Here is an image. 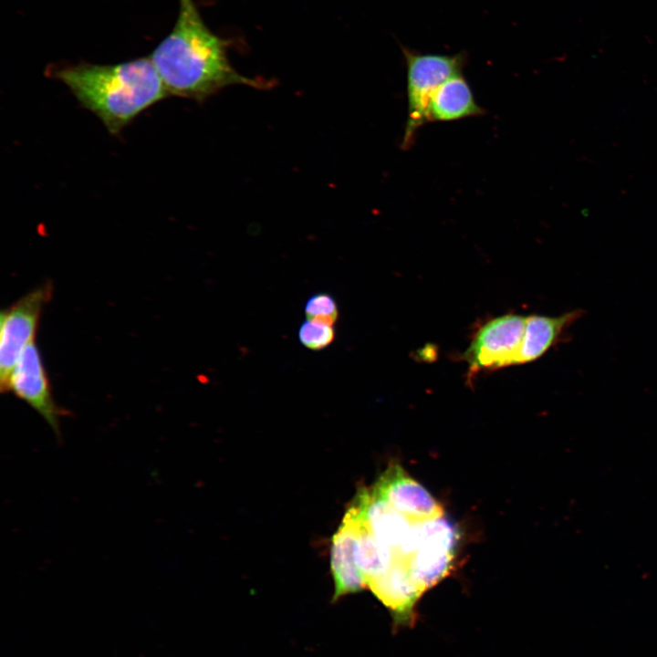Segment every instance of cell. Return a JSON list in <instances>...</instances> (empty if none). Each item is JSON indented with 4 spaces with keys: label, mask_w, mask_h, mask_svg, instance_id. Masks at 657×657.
<instances>
[{
    "label": "cell",
    "mask_w": 657,
    "mask_h": 657,
    "mask_svg": "<svg viewBox=\"0 0 657 657\" xmlns=\"http://www.w3.org/2000/svg\"><path fill=\"white\" fill-rule=\"evenodd\" d=\"M370 490L413 524L443 516L438 501L399 464L390 465Z\"/></svg>",
    "instance_id": "9c48e42d"
},
{
    "label": "cell",
    "mask_w": 657,
    "mask_h": 657,
    "mask_svg": "<svg viewBox=\"0 0 657 657\" xmlns=\"http://www.w3.org/2000/svg\"><path fill=\"white\" fill-rule=\"evenodd\" d=\"M12 392L34 409L60 437V421L65 410L56 403L50 382L36 344L26 347L8 378L5 392Z\"/></svg>",
    "instance_id": "52a82bcc"
},
{
    "label": "cell",
    "mask_w": 657,
    "mask_h": 657,
    "mask_svg": "<svg viewBox=\"0 0 657 657\" xmlns=\"http://www.w3.org/2000/svg\"><path fill=\"white\" fill-rule=\"evenodd\" d=\"M349 512L357 522V537L354 558L367 583L370 579L385 572L395 559L393 551L381 543L368 528L364 521L350 508Z\"/></svg>",
    "instance_id": "5bb4252c"
},
{
    "label": "cell",
    "mask_w": 657,
    "mask_h": 657,
    "mask_svg": "<svg viewBox=\"0 0 657 657\" xmlns=\"http://www.w3.org/2000/svg\"><path fill=\"white\" fill-rule=\"evenodd\" d=\"M527 318L508 313L481 325L462 355L469 374L514 365L523 340Z\"/></svg>",
    "instance_id": "8992f818"
},
{
    "label": "cell",
    "mask_w": 657,
    "mask_h": 657,
    "mask_svg": "<svg viewBox=\"0 0 657 657\" xmlns=\"http://www.w3.org/2000/svg\"><path fill=\"white\" fill-rule=\"evenodd\" d=\"M298 339L305 348L318 351L334 341L335 329L333 326L307 319L299 328Z\"/></svg>",
    "instance_id": "2e32d148"
},
{
    "label": "cell",
    "mask_w": 657,
    "mask_h": 657,
    "mask_svg": "<svg viewBox=\"0 0 657 657\" xmlns=\"http://www.w3.org/2000/svg\"><path fill=\"white\" fill-rule=\"evenodd\" d=\"M458 539L456 527L443 516L414 523L412 550L405 560L422 592L450 572Z\"/></svg>",
    "instance_id": "277c9868"
},
{
    "label": "cell",
    "mask_w": 657,
    "mask_h": 657,
    "mask_svg": "<svg viewBox=\"0 0 657 657\" xmlns=\"http://www.w3.org/2000/svg\"><path fill=\"white\" fill-rule=\"evenodd\" d=\"M356 537V519L347 511L341 525L332 538L330 566L335 586L333 601L347 594L358 592L368 586L364 575L355 562Z\"/></svg>",
    "instance_id": "30bf717a"
},
{
    "label": "cell",
    "mask_w": 657,
    "mask_h": 657,
    "mask_svg": "<svg viewBox=\"0 0 657 657\" xmlns=\"http://www.w3.org/2000/svg\"><path fill=\"white\" fill-rule=\"evenodd\" d=\"M349 508L360 516L370 531L395 557L407 558L413 545L414 524L370 489H361Z\"/></svg>",
    "instance_id": "ba28073f"
},
{
    "label": "cell",
    "mask_w": 657,
    "mask_h": 657,
    "mask_svg": "<svg viewBox=\"0 0 657 657\" xmlns=\"http://www.w3.org/2000/svg\"><path fill=\"white\" fill-rule=\"evenodd\" d=\"M579 316L578 310L558 317L528 316L514 365H522L540 358L556 342L561 332Z\"/></svg>",
    "instance_id": "4fadbf2b"
},
{
    "label": "cell",
    "mask_w": 657,
    "mask_h": 657,
    "mask_svg": "<svg viewBox=\"0 0 657 657\" xmlns=\"http://www.w3.org/2000/svg\"><path fill=\"white\" fill-rule=\"evenodd\" d=\"M305 315L308 320L334 326L339 318L337 301L329 293H315L306 302Z\"/></svg>",
    "instance_id": "9a60e30c"
},
{
    "label": "cell",
    "mask_w": 657,
    "mask_h": 657,
    "mask_svg": "<svg viewBox=\"0 0 657 657\" xmlns=\"http://www.w3.org/2000/svg\"><path fill=\"white\" fill-rule=\"evenodd\" d=\"M179 3L172 32L150 57L168 95L202 102L233 85L269 87L267 80L244 76L233 68L228 41L210 30L193 0Z\"/></svg>",
    "instance_id": "6da1fadb"
},
{
    "label": "cell",
    "mask_w": 657,
    "mask_h": 657,
    "mask_svg": "<svg viewBox=\"0 0 657 657\" xmlns=\"http://www.w3.org/2000/svg\"><path fill=\"white\" fill-rule=\"evenodd\" d=\"M485 110L477 104L471 86L463 73L443 82L432 94L428 122H448L484 115Z\"/></svg>",
    "instance_id": "7c38bea8"
},
{
    "label": "cell",
    "mask_w": 657,
    "mask_h": 657,
    "mask_svg": "<svg viewBox=\"0 0 657 657\" xmlns=\"http://www.w3.org/2000/svg\"><path fill=\"white\" fill-rule=\"evenodd\" d=\"M54 75L111 134L168 95L150 57L115 65L80 63Z\"/></svg>",
    "instance_id": "7a4b0ae2"
},
{
    "label": "cell",
    "mask_w": 657,
    "mask_h": 657,
    "mask_svg": "<svg viewBox=\"0 0 657 657\" xmlns=\"http://www.w3.org/2000/svg\"><path fill=\"white\" fill-rule=\"evenodd\" d=\"M47 282L26 293L0 313V389L5 392L10 373L20 355L35 340L39 319L52 297Z\"/></svg>",
    "instance_id": "5b68a950"
},
{
    "label": "cell",
    "mask_w": 657,
    "mask_h": 657,
    "mask_svg": "<svg viewBox=\"0 0 657 657\" xmlns=\"http://www.w3.org/2000/svg\"><path fill=\"white\" fill-rule=\"evenodd\" d=\"M406 64L408 114L402 148L412 146L418 130L428 122V105L433 91L448 78L463 73L464 53H420L402 47Z\"/></svg>",
    "instance_id": "3957f363"
},
{
    "label": "cell",
    "mask_w": 657,
    "mask_h": 657,
    "mask_svg": "<svg viewBox=\"0 0 657 657\" xmlns=\"http://www.w3.org/2000/svg\"><path fill=\"white\" fill-rule=\"evenodd\" d=\"M368 587L400 620H407L422 591L410 573L406 560L395 557L382 574L370 579Z\"/></svg>",
    "instance_id": "8fae6325"
}]
</instances>
